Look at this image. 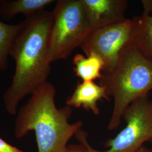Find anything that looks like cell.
<instances>
[{"label": "cell", "mask_w": 152, "mask_h": 152, "mask_svg": "<svg viewBox=\"0 0 152 152\" xmlns=\"http://www.w3.org/2000/svg\"><path fill=\"white\" fill-rule=\"evenodd\" d=\"M100 85L114 99L108 130L120 126L125 109L134 100L152 90V61L131 42L120 53L113 69L103 73Z\"/></svg>", "instance_id": "3"}, {"label": "cell", "mask_w": 152, "mask_h": 152, "mask_svg": "<svg viewBox=\"0 0 152 152\" xmlns=\"http://www.w3.org/2000/svg\"><path fill=\"white\" fill-rule=\"evenodd\" d=\"M79 144L68 145L61 152H92L91 146L87 140V134L80 130L75 135Z\"/></svg>", "instance_id": "13"}, {"label": "cell", "mask_w": 152, "mask_h": 152, "mask_svg": "<svg viewBox=\"0 0 152 152\" xmlns=\"http://www.w3.org/2000/svg\"><path fill=\"white\" fill-rule=\"evenodd\" d=\"M143 11L134 16L132 42L141 54L152 61V0H142Z\"/></svg>", "instance_id": "9"}, {"label": "cell", "mask_w": 152, "mask_h": 152, "mask_svg": "<svg viewBox=\"0 0 152 152\" xmlns=\"http://www.w3.org/2000/svg\"><path fill=\"white\" fill-rule=\"evenodd\" d=\"M52 23L53 12L46 10L25 18L22 22L10 54L15 62V71L3 96L4 107L10 115H16L22 100L48 82L51 64L49 41Z\"/></svg>", "instance_id": "1"}, {"label": "cell", "mask_w": 152, "mask_h": 152, "mask_svg": "<svg viewBox=\"0 0 152 152\" xmlns=\"http://www.w3.org/2000/svg\"><path fill=\"white\" fill-rule=\"evenodd\" d=\"M53 0H0V19L9 21L17 15L27 18L45 10Z\"/></svg>", "instance_id": "10"}, {"label": "cell", "mask_w": 152, "mask_h": 152, "mask_svg": "<svg viewBox=\"0 0 152 152\" xmlns=\"http://www.w3.org/2000/svg\"><path fill=\"white\" fill-rule=\"evenodd\" d=\"M126 126L113 139L105 142L106 151L92 152H136L147 142L152 141V99L149 94L138 98L123 114Z\"/></svg>", "instance_id": "5"}, {"label": "cell", "mask_w": 152, "mask_h": 152, "mask_svg": "<svg viewBox=\"0 0 152 152\" xmlns=\"http://www.w3.org/2000/svg\"><path fill=\"white\" fill-rule=\"evenodd\" d=\"M102 99L110 100V96L103 86L94 81H82L77 85L72 94L67 98L66 104L71 108H83L98 115V101Z\"/></svg>", "instance_id": "8"}, {"label": "cell", "mask_w": 152, "mask_h": 152, "mask_svg": "<svg viewBox=\"0 0 152 152\" xmlns=\"http://www.w3.org/2000/svg\"><path fill=\"white\" fill-rule=\"evenodd\" d=\"M92 29L125 20L127 0H81Z\"/></svg>", "instance_id": "7"}, {"label": "cell", "mask_w": 152, "mask_h": 152, "mask_svg": "<svg viewBox=\"0 0 152 152\" xmlns=\"http://www.w3.org/2000/svg\"><path fill=\"white\" fill-rule=\"evenodd\" d=\"M56 89L47 82L31 95L17 113L14 126L17 139L34 131L38 152H61L73 136L81 130V121L70 123L72 110L66 105L58 108Z\"/></svg>", "instance_id": "2"}, {"label": "cell", "mask_w": 152, "mask_h": 152, "mask_svg": "<svg viewBox=\"0 0 152 152\" xmlns=\"http://www.w3.org/2000/svg\"><path fill=\"white\" fill-rule=\"evenodd\" d=\"M73 64L76 76L82 81H94L103 76L102 71H103L104 63L98 55L92 53L86 57L77 54L73 59Z\"/></svg>", "instance_id": "11"}, {"label": "cell", "mask_w": 152, "mask_h": 152, "mask_svg": "<svg viewBox=\"0 0 152 152\" xmlns=\"http://www.w3.org/2000/svg\"><path fill=\"white\" fill-rule=\"evenodd\" d=\"M136 152H152V150L151 149H149L148 147L144 145Z\"/></svg>", "instance_id": "15"}, {"label": "cell", "mask_w": 152, "mask_h": 152, "mask_svg": "<svg viewBox=\"0 0 152 152\" xmlns=\"http://www.w3.org/2000/svg\"><path fill=\"white\" fill-rule=\"evenodd\" d=\"M0 152H24L22 150L7 143L0 137Z\"/></svg>", "instance_id": "14"}, {"label": "cell", "mask_w": 152, "mask_h": 152, "mask_svg": "<svg viewBox=\"0 0 152 152\" xmlns=\"http://www.w3.org/2000/svg\"><path fill=\"white\" fill-rule=\"evenodd\" d=\"M133 29L132 19L92 29L80 48L86 56L99 55L104 63L103 72H108L113 69L121 51L132 42Z\"/></svg>", "instance_id": "6"}, {"label": "cell", "mask_w": 152, "mask_h": 152, "mask_svg": "<svg viewBox=\"0 0 152 152\" xmlns=\"http://www.w3.org/2000/svg\"><path fill=\"white\" fill-rule=\"evenodd\" d=\"M52 12L49 41L51 63L69 58L91 31L81 0L57 1Z\"/></svg>", "instance_id": "4"}, {"label": "cell", "mask_w": 152, "mask_h": 152, "mask_svg": "<svg viewBox=\"0 0 152 152\" xmlns=\"http://www.w3.org/2000/svg\"><path fill=\"white\" fill-rule=\"evenodd\" d=\"M22 25V22L10 24L0 19V72L6 71L8 68V58Z\"/></svg>", "instance_id": "12"}, {"label": "cell", "mask_w": 152, "mask_h": 152, "mask_svg": "<svg viewBox=\"0 0 152 152\" xmlns=\"http://www.w3.org/2000/svg\"><path fill=\"white\" fill-rule=\"evenodd\" d=\"M151 143H152V142H151Z\"/></svg>", "instance_id": "16"}]
</instances>
